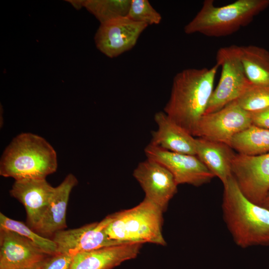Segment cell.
<instances>
[{
	"instance_id": "obj_17",
	"label": "cell",
	"mask_w": 269,
	"mask_h": 269,
	"mask_svg": "<svg viewBox=\"0 0 269 269\" xmlns=\"http://www.w3.org/2000/svg\"><path fill=\"white\" fill-rule=\"evenodd\" d=\"M154 120L157 129L152 133L150 144L171 152L196 155L194 136L164 112L156 113Z\"/></svg>"
},
{
	"instance_id": "obj_2",
	"label": "cell",
	"mask_w": 269,
	"mask_h": 269,
	"mask_svg": "<svg viewBox=\"0 0 269 269\" xmlns=\"http://www.w3.org/2000/svg\"><path fill=\"white\" fill-rule=\"evenodd\" d=\"M223 187V217L235 244L242 248L269 245V209L250 201L233 176Z\"/></svg>"
},
{
	"instance_id": "obj_8",
	"label": "cell",
	"mask_w": 269,
	"mask_h": 269,
	"mask_svg": "<svg viewBox=\"0 0 269 269\" xmlns=\"http://www.w3.org/2000/svg\"><path fill=\"white\" fill-rule=\"evenodd\" d=\"M231 168L243 194L253 203L262 206L269 191V152L256 156L235 153Z\"/></svg>"
},
{
	"instance_id": "obj_5",
	"label": "cell",
	"mask_w": 269,
	"mask_h": 269,
	"mask_svg": "<svg viewBox=\"0 0 269 269\" xmlns=\"http://www.w3.org/2000/svg\"><path fill=\"white\" fill-rule=\"evenodd\" d=\"M162 210L144 198L136 206L111 214L105 229L108 237L122 244L150 243L165 246Z\"/></svg>"
},
{
	"instance_id": "obj_23",
	"label": "cell",
	"mask_w": 269,
	"mask_h": 269,
	"mask_svg": "<svg viewBox=\"0 0 269 269\" xmlns=\"http://www.w3.org/2000/svg\"><path fill=\"white\" fill-rule=\"evenodd\" d=\"M244 110L253 112L269 107V87L251 85L236 100Z\"/></svg>"
},
{
	"instance_id": "obj_1",
	"label": "cell",
	"mask_w": 269,
	"mask_h": 269,
	"mask_svg": "<svg viewBox=\"0 0 269 269\" xmlns=\"http://www.w3.org/2000/svg\"><path fill=\"white\" fill-rule=\"evenodd\" d=\"M219 67L216 64L210 68L186 69L173 78L170 96L163 112L192 135L205 113Z\"/></svg>"
},
{
	"instance_id": "obj_10",
	"label": "cell",
	"mask_w": 269,
	"mask_h": 269,
	"mask_svg": "<svg viewBox=\"0 0 269 269\" xmlns=\"http://www.w3.org/2000/svg\"><path fill=\"white\" fill-rule=\"evenodd\" d=\"M147 26L128 17L101 23L94 36L96 46L107 57H117L132 49Z\"/></svg>"
},
{
	"instance_id": "obj_9",
	"label": "cell",
	"mask_w": 269,
	"mask_h": 269,
	"mask_svg": "<svg viewBox=\"0 0 269 269\" xmlns=\"http://www.w3.org/2000/svg\"><path fill=\"white\" fill-rule=\"evenodd\" d=\"M144 152L147 158L159 162L168 170L178 185L200 186L215 177L196 155L171 152L150 143L144 148Z\"/></svg>"
},
{
	"instance_id": "obj_6",
	"label": "cell",
	"mask_w": 269,
	"mask_h": 269,
	"mask_svg": "<svg viewBox=\"0 0 269 269\" xmlns=\"http://www.w3.org/2000/svg\"><path fill=\"white\" fill-rule=\"evenodd\" d=\"M216 64L221 67V76L205 114L218 111L236 100L252 85L241 60L239 46L233 45L218 49Z\"/></svg>"
},
{
	"instance_id": "obj_26",
	"label": "cell",
	"mask_w": 269,
	"mask_h": 269,
	"mask_svg": "<svg viewBox=\"0 0 269 269\" xmlns=\"http://www.w3.org/2000/svg\"><path fill=\"white\" fill-rule=\"evenodd\" d=\"M250 113L252 125L269 129V107Z\"/></svg>"
},
{
	"instance_id": "obj_13",
	"label": "cell",
	"mask_w": 269,
	"mask_h": 269,
	"mask_svg": "<svg viewBox=\"0 0 269 269\" xmlns=\"http://www.w3.org/2000/svg\"><path fill=\"white\" fill-rule=\"evenodd\" d=\"M133 176L151 201L165 212L177 191L178 184L172 174L159 162L147 158L134 169Z\"/></svg>"
},
{
	"instance_id": "obj_7",
	"label": "cell",
	"mask_w": 269,
	"mask_h": 269,
	"mask_svg": "<svg viewBox=\"0 0 269 269\" xmlns=\"http://www.w3.org/2000/svg\"><path fill=\"white\" fill-rule=\"evenodd\" d=\"M251 125L250 113L242 108L235 100L218 111L205 114L193 135L230 146L235 135Z\"/></svg>"
},
{
	"instance_id": "obj_15",
	"label": "cell",
	"mask_w": 269,
	"mask_h": 269,
	"mask_svg": "<svg viewBox=\"0 0 269 269\" xmlns=\"http://www.w3.org/2000/svg\"><path fill=\"white\" fill-rule=\"evenodd\" d=\"M78 182L75 176L69 173L54 187L45 213L33 231L51 239L56 233L67 228L66 212L69 197Z\"/></svg>"
},
{
	"instance_id": "obj_19",
	"label": "cell",
	"mask_w": 269,
	"mask_h": 269,
	"mask_svg": "<svg viewBox=\"0 0 269 269\" xmlns=\"http://www.w3.org/2000/svg\"><path fill=\"white\" fill-rule=\"evenodd\" d=\"M246 75L255 86L269 87V51L256 45L239 46Z\"/></svg>"
},
{
	"instance_id": "obj_21",
	"label": "cell",
	"mask_w": 269,
	"mask_h": 269,
	"mask_svg": "<svg viewBox=\"0 0 269 269\" xmlns=\"http://www.w3.org/2000/svg\"><path fill=\"white\" fill-rule=\"evenodd\" d=\"M132 0H85L83 7L100 21V24L127 17Z\"/></svg>"
},
{
	"instance_id": "obj_11",
	"label": "cell",
	"mask_w": 269,
	"mask_h": 269,
	"mask_svg": "<svg viewBox=\"0 0 269 269\" xmlns=\"http://www.w3.org/2000/svg\"><path fill=\"white\" fill-rule=\"evenodd\" d=\"M50 255L28 239L0 228V269H39Z\"/></svg>"
},
{
	"instance_id": "obj_20",
	"label": "cell",
	"mask_w": 269,
	"mask_h": 269,
	"mask_svg": "<svg viewBox=\"0 0 269 269\" xmlns=\"http://www.w3.org/2000/svg\"><path fill=\"white\" fill-rule=\"evenodd\" d=\"M230 146L238 153L248 156L269 152V129L251 125L232 138Z\"/></svg>"
},
{
	"instance_id": "obj_18",
	"label": "cell",
	"mask_w": 269,
	"mask_h": 269,
	"mask_svg": "<svg viewBox=\"0 0 269 269\" xmlns=\"http://www.w3.org/2000/svg\"><path fill=\"white\" fill-rule=\"evenodd\" d=\"M196 156L225 184L233 176L231 163L235 154L228 145L203 138H195Z\"/></svg>"
},
{
	"instance_id": "obj_14",
	"label": "cell",
	"mask_w": 269,
	"mask_h": 269,
	"mask_svg": "<svg viewBox=\"0 0 269 269\" xmlns=\"http://www.w3.org/2000/svg\"><path fill=\"white\" fill-rule=\"evenodd\" d=\"M54 189L46 179H24L15 180L9 190L10 196L23 205L26 224L32 230L44 215Z\"/></svg>"
},
{
	"instance_id": "obj_27",
	"label": "cell",
	"mask_w": 269,
	"mask_h": 269,
	"mask_svg": "<svg viewBox=\"0 0 269 269\" xmlns=\"http://www.w3.org/2000/svg\"><path fill=\"white\" fill-rule=\"evenodd\" d=\"M69 1L75 8L77 9H79L83 7V0H67Z\"/></svg>"
},
{
	"instance_id": "obj_25",
	"label": "cell",
	"mask_w": 269,
	"mask_h": 269,
	"mask_svg": "<svg viewBox=\"0 0 269 269\" xmlns=\"http://www.w3.org/2000/svg\"><path fill=\"white\" fill-rule=\"evenodd\" d=\"M75 255L58 252L49 256L39 269H69Z\"/></svg>"
},
{
	"instance_id": "obj_4",
	"label": "cell",
	"mask_w": 269,
	"mask_h": 269,
	"mask_svg": "<svg viewBox=\"0 0 269 269\" xmlns=\"http://www.w3.org/2000/svg\"><path fill=\"white\" fill-rule=\"evenodd\" d=\"M269 5V0H237L221 6H216L213 0H205L198 12L184 26V31L187 34L228 36L248 25Z\"/></svg>"
},
{
	"instance_id": "obj_16",
	"label": "cell",
	"mask_w": 269,
	"mask_h": 269,
	"mask_svg": "<svg viewBox=\"0 0 269 269\" xmlns=\"http://www.w3.org/2000/svg\"><path fill=\"white\" fill-rule=\"evenodd\" d=\"M142 243H126L76 254L69 269H113L135 258Z\"/></svg>"
},
{
	"instance_id": "obj_28",
	"label": "cell",
	"mask_w": 269,
	"mask_h": 269,
	"mask_svg": "<svg viewBox=\"0 0 269 269\" xmlns=\"http://www.w3.org/2000/svg\"><path fill=\"white\" fill-rule=\"evenodd\" d=\"M262 206L269 209V191L263 203Z\"/></svg>"
},
{
	"instance_id": "obj_24",
	"label": "cell",
	"mask_w": 269,
	"mask_h": 269,
	"mask_svg": "<svg viewBox=\"0 0 269 269\" xmlns=\"http://www.w3.org/2000/svg\"><path fill=\"white\" fill-rule=\"evenodd\" d=\"M127 17L148 26L158 24L162 19L160 14L147 0H132Z\"/></svg>"
},
{
	"instance_id": "obj_12",
	"label": "cell",
	"mask_w": 269,
	"mask_h": 269,
	"mask_svg": "<svg viewBox=\"0 0 269 269\" xmlns=\"http://www.w3.org/2000/svg\"><path fill=\"white\" fill-rule=\"evenodd\" d=\"M111 219L110 214L100 222L57 232L51 239L57 245V252L75 255L82 252L122 244L109 239L105 232Z\"/></svg>"
},
{
	"instance_id": "obj_22",
	"label": "cell",
	"mask_w": 269,
	"mask_h": 269,
	"mask_svg": "<svg viewBox=\"0 0 269 269\" xmlns=\"http://www.w3.org/2000/svg\"><path fill=\"white\" fill-rule=\"evenodd\" d=\"M0 228L14 232L28 239L49 255L58 253L57 245L52 239L39 235L23 222L9 218L1 212L0 213Z\"/></svg>"
},
{
	"instance_id": "obj_3",
	"label": "cell",
	"mask_w": 269,
	"mask_h": 269,
	"mask_svg": "<svg viewBox=\"0 0 269 269\" xmlns=\"http://www.w3.org/2000/svg\"><path fill=\"white\" fill-rule=\"evenodd\" d=\"M58 167L56 152L43 137L30 133L15 136L2 153L0 175L15 180L46 179Z\"/></svg>"
}]
</instances>
